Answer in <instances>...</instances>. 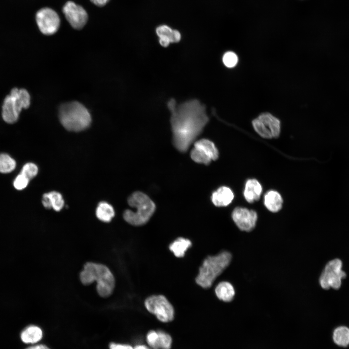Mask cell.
<instances>
[{"instance_id":"obj_6","label":"cell","mask_w":349,"mask_h":349,"mask_svg":"<svg viewBox=\"0 0 349 349\" xmlns=\"http://www.w3.org/2000/svg\"><path fill=\"white\" fill-rule=\"evenodd\" d=\"M31 101V95L26 89L13 88L3 102L1 111L3 120L8 124L16 123L21 110L30 107Z\"/></svg>"},{"instance_id":"obj_27","label":"cell","mask_w":349,"mask_h":349,"mask_svg":"<svg viewBox=\"0 0 349 349\" xmlns=\"http://www.w3.org/2000/svg\"><path fill=\"white\" fill-rule=\"evenodd\" d=\"M38 171L37 166L33 163L29 162L23 166L20 173L30 180L37 175Z\"/></svg>"},{"instance_id":"obj_5","label":"cell","mask_w":349,"mask_h":349,"mask_svg":"<svg viewBox=\"0 0 349 349\" xmlns=\"http://www.w3.org/2000/svg\"><path fill=\"white\" fill-rule=\"evenodd\" d=\"M129 205L136 209L134 212L127 209L124 212V220L128 223L140 226L146 223L153 214L156 206L150 198L144 193L136 191L128 199Z\"/></svg>"},{"instance_id":"obj_18","label":"cell","mask_w":349,"mask_h":349,"mask_svg":"<svg viewBox=\"0 0 349 349\" xmlns=\"http://www.w3.org/2000/svg\"><path fill=\"white\" fill-rule=\"evenodd\" d=\"M43 332L40 328L30 325L25 328L20 333V338L26 344H35L42 338Z\"/></svg>"},{"instance_id":"obj_32","label":"cell","mask_w":349,"mask_h":349,"mask_svg":"<svg viewBox=\"0 0 349 349\" xmlns=\"http://www.w3.org/2000/svg\"><path fill=\"white\" fill-rule=\"evenodd\" d=\"M25 349H50L44 345H36L32 346L27 348Z\"/></svg>"},{"instance_id":"obj_31","label":"cell","mask_w":349,"mask_h":349,"mask_svg":"<svg viewBox=\"0 0 349 349\" xmlns=\"http://www.w3.org/2000/svg\"><path fill=\"white\" fill-rule=\"evenodd\" d=\"M92 3L97 6H104L109 0H90Z\"/></svg>"},{"instance_id":"obj_10","label":"cell","mask_w":349,"mask_h":349,"mask_svg":"<svg viewBox=\"0 0 349 349\" xmlns=\"http://www.w3.org/2000/svg\"><path fill=\"white\" fill-rule=\"evenodd\" d=\"M36 21L39 29L45 35H52L58 30L60 19L53 9L45 7L39 10L36 14Z\"/></svg>"},{"instance_id":"obj_12","label":"cell","mask_w":349,"mask_h":349,"mask_svg":"<svg viewBox=\"0 0 349 349\" xmlns=\"http://www.w3.org/2000/svg\"><path fill=\"white\" fill-rule=\"evenodd\" d=\"M232 217L240 230L250 232L253 230L256 225L257 215L253 210L237 207L234 209Z\"/></svg>"},{"instance_id":"obj_13","label":"cell","mask_w":349,"mask_h":349,"mask_svg":"<svg viewBox=\"0 0 349 349\" xmlns=\"http://www.w3.org/2000/svg\"><path fill=\"white\" fill-rule=\"evenodd\" d=\"M146 341L151 349H170L172 344L171 335L160 330L149 331L146 335Z\"/></svg>"},{"instance_id":"obj_9","label":"cell","mask_w":349,"mask_h":349,"mask_svg":"<svg viewBox=\"0 0 349 349\" xmlns=\"http://www.w3.org/2000/svg\"><path fill=\"white\" fill-rule=\"evenodd\" d=\"M255 131L261 137L266 139L277 138L280 133V120L271 114H261L252 122Z\"/></svg>"},{"instance_id":"obj_29","label":"cell","mask_w":349,"mask_h":349,"mask_svg":"<svg viewBox=\"0 0 349 349\" xmlns=\"http://www.w3.org/2000/svg\"><path fill=\"white\" fill-rule=\"evenodd\" d=\"M29 180L27 177L20 173L15 178L14 186L18 190H23L27 186Z\"/></svg>"},{"instance_id":"obj_17","label":"cell","mask_w":349,"mask_h":349,"mask_svg":"<svg viewBox=\"0 0 349 349\" xmlns=\"http://www.w3.org/2000/svg\"><path fill=\"white\" fill-rule=\"evenodd\" d=\"M264 205L270 212H277L282 207L283 200L280 194L275 190H270L264 196Z\"/></svg>"},{"instance_id":"obj_16","label":"cell","mask_w":349,"mask_h":349,"mask_svg":"<svg viewBox=\"0 0 349 349\" xmlns=\"http://www.w3.org/2000/svg\"><path fill=\"white\" fill-rule=\"evenodd\" d=\"M64 200L61 193L53 191L45 193L42 198V204L46 208H53L60 211L64 206Z\"/></svg>"},{"instance_id":"obj_14","label":"cell","mask_w":349,"mask_h":349,"mask_svg":"<svg viewBox=\"0 0 349 349\" xmlns=\"http://www.w3.org/2000/svg\"><path fill=\"white\" fill-rule=\"evenodd\" d=\"M234 193L228 187L219 188L212 195L211 200L217 206H225L229 205L234 199Z\"/></svg>"},{"instance_id":"obj_15","label":"cell","mask_w":349,"mask_h":349,"mask_svg":"<svg viewBox=\"0 0 349 349\" xmlns=\"http://www.w3.org/2000/svg\"><path fill=\"white\" fill-rule=\"evenodd\" d=\"M262 190V186L256 179H248L244 190V198L248 203H252L259 200Z\"/></svg>"},{"instance_id":"obj_11","label":"cell","mask_w":349,"mask_h":349,"mask_svg":"<svg viewBox=\"0 0 349 349\" xmlns=\"http://www.w3.org/2000/svg\"><path fill=\"white\" fill-rule=\"evenodd\" d=\"M63 11L65 18L73 28L79 30L86 24L88 15L81 6L69 1L63 7Z\"/></svg>"},{"instance_id":"obj_7","label":"cell","mask_w":349,"mask_h":349,"mask_svg":"<svg viewBox=\"0 0 349 349\" xmlns=\"http://www.w3.org/2000/svg\"><path fill=\"white\" fill-rule=\"evenodd\" d=\"M144 305L150 313L162 322H168L174 318V311L173 305L163 295H152L144 301Z\"/></svg>"},{"instance_id":"obj_8","label":"cell","mask_w":349,"mask_h":349,"mask_svg":"<svg viewBox=\"0 0 349 349\" xmlns=\"http://www.w3.org/2000/svg\"><path fill=\"white\" fill-rule=\"evenodd\" d=\"M342 267V261L339 259L332 260L326 264L319 277V284L322 288L338 289L340 287L342 279L346 276Z\"/></svg>"},{"instance_id":"obj_33","label":"cell","mask_w":349,"mask_h":349,"mask_svg":"<svg viewBox=\"0 0 349 349\" xmlns=\"http://www.w3.org/2000/svg\"><path fill=\"white\" fill-rule=\"evenodd\" d=\"M133 349H151V348L144 345H138L133 348Z\"/></svg>"},{"instance_id":"obj_25","label":"cell","mask_w":349,"mask_h":349,"mask_svg":"<svg viewBox=\"0 0 349 349\" xmlns=\"http://www.w3.org/2000/svg\"><path fill=\"white\" fill-rule=\"evenodd\" d=\"M16 161L10 156L5 154H0V173H8L16 168Z\"/></svg>"},{"instance_id":"obj_26","label":"cell","mask_w":349,"mask_h":349,"mask_svg":"<svg viewBox=\"0 0 349 349\" xmlns=\"http://www.w3.org/2000/svg\"><path fill=\"white\" fill-rule=\"evenodd\" d=\"M190 156L194 161L206 165L209 164L212 160L203 150L195 146L191 151Z\"/></svg>"},{"instance_id":"obj_30","label":"cell","mask_w":349,"mask_h":349,"mask_svg":"<svg viewBox=\"0 0 349 349\" xmlns=\"http://www.w3.org/2000/svg\"><path fill=\"white\" fill-rule=\"evenodd\" d=\"M110 349H133V348L129 345L111 343Z\"/></svg>"},{"instance_id":"obj_22","label":"cell","mask_w":349,"mask_h":349,"mask_svg":"<svg viewBox=\"0 0 349 349\" xmlns=\"http://www.w3.org/2000/svg\"><path fill=\"white\" fill-rule=\"evenodd\" d=\"M156 33L159 38L168 40L170 43L178 42L181 39L180 33L178 31L173 30L165 25L158 27Z\"/></svg>"},{"instance_id":"obj_4","label":"cell","mask_w":349,"mask_h":349,"mask_svg":"<svg viewBox=\"0 0 349 349\" xmlns=\"http://www.w3.org/2000/svg\"><path fill=\"white\" fill-rule=\"evenodd\" d=\"M232 257L231 253L227 251L207 257L199 269L196 283L204 288H210L217 277L229 266Z\"/></svg>"},{"instance_id":"obj_28","label":"cell","mask_w":349,"mask_h":349,"mask_svg":"<svg viewBox=\"0 0 349 349\" xmlns=\"http://www.w3.org/2000/svg\"><path fill=\"white\" fill-rule=\"evenodd\" d=\"M222 61L226 67L232 68L237 65L238 57L235 53L232 51H228L223 55Z\"/></svg>"},{"instance_id":"obj_19","label":"cell","mask_w":349,"mask_h":349,"mask_svg":"<svg viewBox=\"0 0 349 349\" xmlns=\"http://www.w3.org/2000/svg\"><path fill=\"white\" fill-rule=\"evenodd\" d=\"M215 292L219 299L224 302L232 301L235 291L233 286L228 282H222L216 287Z\"/></svg>"},{"instance_id":"obj_23","label":"cell","mask_w":349,"mask_h":349,"mask_svg":"<svg viewBox=\"0 0 349 349\" xmlns=\"http://www.w3.org/2000/svg\"><path fill=\"white\" fill-rule=\"evenodd\" d=\"M95 213L100 221L106 222H110L115 215L113 207L106 202L99 203Z\"/></svg>"},{"instance_id":"obj_1","label":"cell","mask_w":349,"mask_h":349,"mask_svg":"<svg viewBox=\"0 0 349 349\" xmlns=\"http://www.w3.org/2000/svg\"><path fill=\"white\" fill-rule=\"evenodd\" d=\"M167 106L171 112L173 143L178 150L185 152L209 121L205 106L196 99L176 105L172 98Z\"/></svg>"},{"instance_id":"obj_24","label":"cell","mask_w":349,"mask_h":349,"mask_svg":"<svg viewBox=\"0 0 349 349\" xmlns=\"http://www.w3.org/2000/svg\"><path fill=\"white\" fill-rule=\"evenodd\" d=\"M194 146L203 150L211 159L215 160L218 158L219 152L214 143L207 139H202L194 143Z\"/></svg>"},{"instance_id":"obj_21","label":"cell","mask_w":349,"mask_h":349,"mask_svg":"<svg viewBox=\"0 0 349 349\" xmlns=\"http://www.w3.org/2000/svg\"><path fill=\"white\" fill-rule=\"evenodd\" d=\"M190 240L183 238H178L169 246V249L177 257H182L186 251L191 246Z\"/></svg>"},{"instance_id":"obj_2","label":"cell","mask_w":349,"mask_h":349,"mask_svg":"<svg viewBox=\"0 0 349 349\" xmlns=\"http://www.w3.org/2000/svg\"><path fill=\"white\" fill-rule=\"evenodd\" d=\"M81 282L89 285L95 281L96 290L102 297L110 296L115 286V279L110 270L105 265L94 262H87L79 274Z\"/></svg>"},{"instance_id":"obj_20","label":"cell","mask_w":349,"mask_h":349,"mask_svg":"<svg viewBox=\"0 0 349 349\" xmlns=\"http://www.w3.org/2000/svg\"><path fill=\"white\" fill-rule=\"evenodd\" d=\"M332 338L338 346L347 347L349 346V328L345 326L337 327L333 331Z\"/></svg>"},{"instance_id":"obj_3","label":"cell","mask_w":349,"mask_h":349,"mask_svg":"<svg viewBox=\"0 0 349 349\" xmlns=\"http://www.w3.org/2000/svg\"><path fill=\"white\" fill-rule=\"evenodd\" d=\"M59 118L63 126L71 131H80L88 128L92 122L88 110L78 101L62 104L59 109Z\"/></svg>"}]
</instances>
